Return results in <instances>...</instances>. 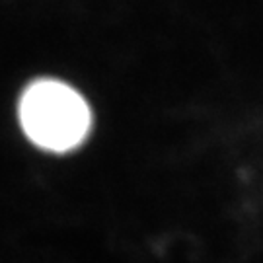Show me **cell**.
Listing matches in <instances>:
<instances>
[{
	"label": "cell",
	"instance_id": "6da1fadb",
	"mask_svg": "<svg viewBox=\"0 0 263 263\" xmlns=\"http://www.w3.org/2000/svg\"><path fill=\"white\" fill-rule=\"evenodd\" d=\"M22 131L41 151L70 152L86 141L92 111L72 86L39 78L22 92L18 104Z\"/></svg>",
	"mask_w": 263,
	"mask_h": 263
}]
</instances>
